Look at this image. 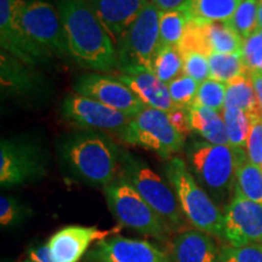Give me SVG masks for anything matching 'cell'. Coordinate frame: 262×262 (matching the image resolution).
Segmentation results:
<instances>
[{
    "label": "cell",
    "instance_id": "22",
    "mask_svg": "<svg viewBox=\"0 0 262 262\" xmlns=\"http://www.w3.org/2000/svg\"><path fill=\"white\" fill-rule=\"evenodd\" d=\"M191 130L201 135L206 142L229 145L224 118L220 112L202 106L187 108Z\"/></svg>",
    "mask_w": 262,
    "mask_h": 262
},
{
    "label": "cell",
    "instance_id": "31",
    "mask_svg": "<svg viewBox=\"0 0 262 262\" xmlns=\"http://www.w3.org/2000/svg\"><path fill=\"white\" fill-rule=\"evenodd\" d=\"M227 84L220 83L212 79H208L199 84L198 91L193 106H202L222 112L225 108V98Z\"/></svg>",
    "mask_w": 262,
    "mask_h": 262
},
{
    "label": "cell",
    "instance_id": "2",
    "mask_svg": "<svg viewBox=\"0 0 262 262\" xmlns=\"http://www.w3.org/2000/svg\"><path fill=\"white\" fill-rule=\"evenodd\" d=\"M120 150L107 135L93 130L72 134L60 145L62 162L72 173L103 187L119 178Z\"/></svg>",
    "mask_w": 262,
    "mask_h": 262
},
{
    "label": "cell",
    "instance_id": "7",
    "mask_svg": "<svg viewBox=\"0 0 262 262\" xmlns=\"http://www.w3.org/2000/svg\"><path fill=\"white\" fill-rule=\"evenodd\" d=\"M47 172L44 148L31 136L3 139L0 143V185L15 187L37 181Z\"/></svg>",
    "mask_w": 262,
    "mask_h": 262
},
{
    "label": "cell",
    "instance_id": "20",
    "mask_svg": "<svg viewBox=\"0 0 262 262\" xmlns=\"http://www.w3.org/2000/svg\"><path fill=\"white\" fill-rule=\"evenodd\" d=\"M217 245L210 234L199 229L180 232L171 243V262H220Z\"/></svg>",
    "mask_w": 262,
    "mask_h": 262
},
{
    "label": "cell",
    "instance_id": "44",
    "mask_svg": "<svg viewBox=\"0 0 262 262\" xmlns=\"http://www.w3.org/2000/svg\"><path fill=\"white\" fill-rule=\"evenodd\" d=\"M261 168H262V165H261Z\"/></svg>",
    "mask_w": 262,
    "mask_h": 262
},
{
    "label": "cell",
    "instance_id": "25",
    "mask_svg": "<svg viewBox=\"0 0 262 262\" xmlns=\"http://www.w3.org/2000/svg\"><path fill=\"white\" fill-rule=\"evenodd\" d=\"M189 21L183 9L160 11L159 41L160 48H178L181 44ZM159 48V49H160Z\"/></svg>",
    "mask_w": 262,
    "mask_h": 262
},
{
    "label": "cell",
    "instance_id": "30",
    "mask_svg": "<svg viewBox=\"0 0 262 262\" xmlns=\"http://www.w3.org/2000/svg\"><path fill=\"white\" fill-rule=\"evenodd\" d=\"M258 0H242L233 17L226 22L244 40L257 29Z\"/></svg>",
    "mask_w": 262,
    "mask_h": 262
},
{
    "label": "cell",
    "instance_id": "41",
    "mask_svg": "<svg viewBox=\"0 0 262 262\" xmlns=\"http://www.w3.org/2000/svg\"><path fill=\"white\" fill-rule=\"evenodd\" d=\"M251 81H253L254 89H255V94H256V98L258 106H260L261 111H262V75L258 73H251Z\"/></svg>",
    "mask_w": 262,
    "mask_h": 262
},
{
    "label": "cell",
    "instance_id": "12",
    "mask_svg": "<svg viewBox=\"0 0 262 262\" xmlns=\"http://www.w3.org/2000/svg\"><path fill=\"white\" fill-rule=\"evenodd\" d=\"M62 114L72 124L85 130L107 131L122 136L133 117L78 94L68 95L62 103Z\"/></svg>",
    "mask_w": 262,
    "mask_h": 262
},
{
    "label": "cell",
    "instance_id": "23",
    "mask_svg": "<svg viewBox=\"0 0 262 262\" xmlns=\"http://www.w3.org/2000/svg\"><path fill=\"white\" fill-rule=\"evenodd\" d=\"M242 0H187L182 6L189 18L204 22H228Z\"/></svg>",
    "mask_w": 262,
    "mask_h": 262
},
{
    "label": "cell",
    "instance_id": "33",
    "mask_svg": "<svg viewBox=\"0 0 262 262\" xmlns=\"http://www.w3.org/2000/svg\"><path fill=\"white\" fill-rule=\"evenodd\" d=\"M242 56L248 73L262 75V29H256L243 42Z\"/></svg>",
    "mask_w": 262,
    "mask_h": 262
},
{
    "label": "cell",
    "instance_id": "38",
    "mask_svg": "<svg viewBox=\"0 0 262 262\" xmlns=\"http://www.w3.org/2000/svg\"><path fill=\"white\" fill-rule=\"evenodd\" d=\"M170 123L175 127L179 133H181L183 136H187L191 133V126H189V119H188V112L185 108L176 107L171 112L168 113Z\"/></svg>",
    "mask_w": 262,
    "mask_h": 262
},
{
    "label": "cell",
    "instance_id": "39",
    "mask_svg": "<svg viewBox=\"0 0 262 262\" xmlns=\"http://www.w3.org/2000/svg\"><path fill=\"white\" fill-rule=\"evenodd\" d=\"M29 257L34 262H55L54 258L51 256L50 249L47 245H39V247H34L29 249L28 251Z\"/></svg>",
    "mask_w": 262,
    "mask_h": 262
},
{
    "label": "cell",
    "instance_id": "5",
    "mask_svg": "<svg viewBox=\"0 0 262 262\" xmlns=\"http://www.w3.org/2000/svg\"><path fill=\"white\" fill-rule=\"evenodd\" d=\"M119 178L135 188V191L148 203L170 232L186 231V219L172 187L166 183L155 170L127 150H120Z\"/></svg>",
    "mask_w": 262,
    "mask_h": 262
},
{
    "label": "cell",
    "instance_id": "27",
    "mask_svg": "<svg viewBox=\"0 0 262 262\" xmlns=\"http://www.w3.org/2000/svg\"><path fill=\"white\" fill-rule=\"evenodd\" d=\"M209 58L210 79L228 84L239 75L249 74L245 68L242 52L237 54H212Z\"/></svg>",
    "mask_w": 262,
    "mask_h": 262
},
{
    "label": "cell",
    "instance_id": "4",
    "mask_svg": "<svg viewBox=\"0 0 262 262\" xmlns=\"http://www.w3.org/2000/svg\"><path fill=\"white\" fill-rule=\"evenodd\" d=\"M165 175L187 222L211 237L224 238V214L196 182L186 163L172 157L165 165Z\"/></svg>",
    "mask_w": 262,
    "mask_h": 262
},
{
    "label": "cell",
    "instance_id": "32",
    "mask_svg": "<svg viewBox=\"0 0 262 262\" xmlns=\"http://www.w3.org/2000/svg\"><path fill=\"white\" fill-rule=\"evenodd\" d=\"M168 88L175 106L187 110L194 103L199 84L191 77L182 73L175 80L168 84Z\"/></svg>",
    "mask_w": 262,
    "mask_h": 262
},
{
    "label": "cell",
    "instance_id": "40",
    "mask_svg": "<svg viewBox=\"0 0 262 262\" xmlns=\"http://www.w3.org/2000/svg\"><path fill=\"white\" fill-rule=\"evenodd\" d=\"M149 2L157 6L159 11H170V10L181 9L187 0H149Z\"/></svg>",
    "mask_w": 262,
    "mask_h": 262
},
{
    "label": "cell",
    "instance_id": "6",
    "mask_svg": "<svg viewBox=\"0 0 262 262\" xmlns=\"http://www.w3.org/2000/svg\"><path fill=\"white\" fill-rule=\"evenodd\" d=\"M104 196L108 208L120 226L129 227L157 241H168L169 228L148 203L125 180L118 178L106 186Z\"/></svg>",
    "mask_w": 262,
    "mask_h": 262
},
{
    "label": "cell",
    "instance_id": "26",
    "mask_svg": "<svg viewBox=\"0 0 262 262\" xmlns=\"http://www.w3.org/2000/svg\"><path fill=\"white\" fill-rule=\"evenodd\" d=\"M234 193L262 205V168L248 158L239 165Z\"/></svg>",
    "mask_w": 262,
    "mask_h": 262
},
{
    "label": "cell",
    "instance_id": "10",
    "mask_svg": "<svg viewBox=\"0 0 262 262\" xmlns=\"http://www.w3.org/2000/svg\"><path fill=\"white\" fill-rule=\"evenodd\" d=\"M19 21L29 37L52 56L70 57L57 6L48 0H22Z\"/></svg>",
    "mask_w": 262,
    "mask_h": 262
},
{
    "label": "cell",
    "instance_id": "3",
    "mask_svg": "<svg viewBox=\"0 0 262 262\" xmlns=\"http://www.w3.org/2000/svg\"><path fill=\"white\" fill-rule=\"evenodd\" d=\"M186 156L193 175L217 202L225 201L234 191L239 165L248 158L244 148L206 141L189 143Z\"/></svg>",
    "mask_w": 262,
    "mask_h": 262
},
{
    "label": "cell",
    "instance_id": "42",
    "mask_svg": "<svg viewBox=\"0 0 262 262\" xmlns=\"http://www.w3.org/2000/svg\"><path fill=\"white\" fill-rule=\"evenodd\" d=\"M257 29H262V0H258V10H257Z\"/></svg>",
    "mask_w": 262,
    "mask_h": 262
},
{
    "label": "cell",
    "instance_id": "11",
    "mask_svg": "<svg viewBox=\"0 0 262 262\" xmlns=\"http://www.w3.org/2000/svg\"><path fill=\"white\" fill-rule=\"evenodd\" d=\"M22 0H0V42L2 50L9 52L25 64L47 66L52 55L38 45L26 33L19 21Z\"/></svg>",
    "mask_w": 262,
    "mask_h": 262
},
{
    "label": "cell",
    "instance_id": "28",
    "mask_svg": "<svg viewBox=\"0 0 262 262\" xmlns=\"http://www.w3.org/2000/svg\"><path fill=\"white\" fill-rule=\"evenodd\" d=\"M222 118H224L229 145L237 148H245L253 125L251 114L245 113L244 111L238 108H224Z\"/></svg>",
    "mask_w": 262,
    "mask_h": 262
},
{
    "label": "cell",
    "instance_id": "29",
    "mask_svg": "<svg viewBox=\"0 0 262 262\" xmlns=\"http://www.w3.org/2000/svg\"><path fill=\"white\" fill-rule=\"evenodd\" d=\"M153 73L164 84H170L183 73V57L178 48H160L153 61Z\"/></svg>",
    "mask_w": 262,
    "mask_h": 262
},
{
    "label": "cell",
    "instance_id": "34",
    "mask_svg": "<svg viewBox=\"0 0 262 262\" xmlns=\"http://www.w3.org/2000/svg\"><path fill=\"white\" fill-rule=\"evenodd\" d=\"M183 74L188 75L196 83L210 79V68H209V58L201 52L188 51L183 52Z\"/></svg>",
    "mask_w": 262,
    "mask_h": 262
},
{
    "label": "cell",
    "instance_id": "21",
    "mask_svg": "<svg viewBox=\"0 0 262 262\" xmlns=\"http://www.w3.org/2000/svg\"><path fill=\"white\" fill-rule=\"evenodd\" d=\"M41 81L31 71V66L25 64L9 52L2 50V89L3 93L29 95L41 86Z\"/></svg>",
    "mask_w": 262,
    "mask_h": 262
},
{
    "label": "cell",
    "instance_id": "13",
    "mask_svg": "<svg viewBox=\"0 0 262 262\" xmlns=\"http://www.w3.org/2000/svg\"><path fill=\"white\" fill-rule=\"evenodd\" d=\"M244 39L241 38L226 22H204L189 18L179 50L201 52L205 56L212 54H237L243 50Z\"/></svg>",
    "mask_w": 262,
    "mask_h": 262
},
{
    "label": "cell",
    "instance_id": "36",
    "mask_svg": "<svg viewBox=\"0 0 262 262\" xmlns=\"http://www.w3.org/2000/svg\"><path fill=\"white\" fill-rule=\"evenodd\" d=\"M28 210L14 196H0V224L4 227L17 225L25 220Z\"/></svg>",
    "mask_w": 262,
    "mask_h": 262
},
{
    "label": "cell",
    "instance_id": "35",
    "mask_svg": "<svg viewBox=\"0 0 262 262\" xmlns=\"http://www.w3.org/2000/svg\"><path fill=\"white\" fill-rule=\"evenodd\" d=\"M220 262H262V243L244 247H225Z\"/></svg>",
    "mask_w": 262,
    "mask_h": 262
},
{
    "label": "cell",
    "instance_id": "43",
    "mask_svg": "<svg viewBox=\"0 0 262 262\" xmlns=\"http://www.w3.org/2000/svg\"><path fill=\"white\" fill-rule=\"evenodd\" d=\"M25 262H34L33 260H31V258H29V260H27V261H25Z\"/></svg>",
    "mask_w": 262,
    "mask_h": 262
},
{
    "label": "cell",
    "instance_id": "8",
    "mask_svg": "<svg viewBox=\"0 0 262 262\" xmlns=\"http://www.w3.org/2000/svg\"><path fill=\"white\" fill-rule=\"evenodd\" d=\"M160 11L148 3L117 45L118 68L122 72L145 68L153 73V61L160 48Z\"/></svg>",
    "mask_w": 262,
    "mask_h": 262
},
{
    "label": "cell",
    "instance_id": "14",
    "mask_svg": "<svg viewBox=\"0 0 262 262\" xmlns=\"http://www.w3.org/2000/svg\"><path fill=\"white\" fill-rule=\"evenodd\" d=\"M224 238L231 247L262 243V205L234 193L225 208Z\"/></svg>",
    "mask_w": 262,
    "mask_h": 262
},
{
    "label": "cell",
    "instance_id": "1",
    "mask_svg": "<svg viewBox=\"0 0 262 262\" xmlns=\"http://www.w3.org/2000/svg\"><path fill=\"white\" fill-rule=\"evenodd\" d=\"M56 6L70 57L90 71L111 72L119 66L116 45L88 0H58Z\"/></svg>",
    "mask_w": 262,
    "mask_h": 262
},
{
    "label": "cell",
    "instance_id": "19",
    "mask_svg": "<svg viewBox=\"0 0 262 262\" xmlns=\"http://www.w3.org/2000/svg\"><path fill=\"white\" fill-rule=\"evenodd\" d=\"M116 79L133 91L147 108L171 112L176 106L170 96L168 85L157 78V75L145 68L127 70L116 75Z\"/></svg>",
    "mask_w": 262,
    "mask_h": 262
},
{
    "label": "cell",
    "instance_id": "16",
    "mask_svg": "<svg viewBox=\"0 0 262 262\" xmlns=\"http://www.w3.org/2000/svg\"><path fill=\"white\" fill-rule=\"evenodd\" d=\"M86 262H171V258L149 242L117 235L97 242L88 251Z\"/></svg>",
    "mask_w": 262,
    "mask_h": 262
},
{
    "label": "cell",
    "instance_id": "24",
    "mask_svg": "<svg viewBox=\"0 0 262 262\" xmlns=\"http://www.w3.org/2000/svg\"><path fill=\"white\" fill-rule=\"evenodd\" d=\"M225 108H238L249 114H261L250 74L239 75L227 84Z\"/></svg>",
    "mask_w": 262,
    "mask_h": 262
},
{
    "label": "cell",
    "instance_id": "17",
    "mask_svg": "<svg viewBox=\"0 0 262 262\" xmlns=\"http://www.w3.org/2000/svg\"><path fill=\"white\" fill-rule=\"evenodd\" d=\"M120 226L100 229L86 226H67L51 235L48 247L55 262H79L94 242L103 241L119 232Z\"/></svg>",
    "mask_w": 262,
    "mask_h": 262
},
{
    "label": "cell",
    "instance_id": "18",
    "mask_svg": "<svg viewBox=\"0 0 262 262\" xmlns=\"http://www.w3.org/2000/svg\"><path fill=\"white\" fill-rule=\"evenodd\" d=\"M88 3L117 48L149 0H88Z\"/></svg>",
    "mask_w": 262,
    "mask_h": 262
},
{
    "label": "cell",
    "instance_id": "9",
    "mask_svg": "<svg viewBox=\"0 0 262 262\" xmlns=\"http://www.w3.org/2000/svg\"><path fill=\"white\" fill-rule=\"evenodd\" d=\"M120 139L131 146L155 150L164 159H171L183 149L186 136L172 126L168 113L145 107L133 117Z\"/></svg>",
    "mask_w": 262,
    "mask_h": 262
},
{
    "label": "cell",
    "instance_id": "37",
    "mask_svg": "<svg viewBox=\"0 0 262 262\" xmlns=\"http://www.w3.org/2000/svg\"><path fill=\"white\" fill-rule=\"evenodd\" d=\"M253 125L249 134L247 142V156L248 159L255 165H262V113L251 114Z\"/></svg>",
    "mask_w": 262,
    "mask_h": 262
},
{
    "label": "cell",
    "instance_id": "15",
    "mask_svg": "<svg viewBox=\"0 0 262 262\" xmlns=\"http://www.w3.org/2000/svg\"><path fill=\"white\" fill-rule=\"evenodd\" d=\"M74 91L75 94L93 98L130 117H135L145 108L129 88L119 80L103 74L80 75L74 83Z\"/></svg>",
    "mask_w": 262,
    "mask_h": 262
}]
</instances>
